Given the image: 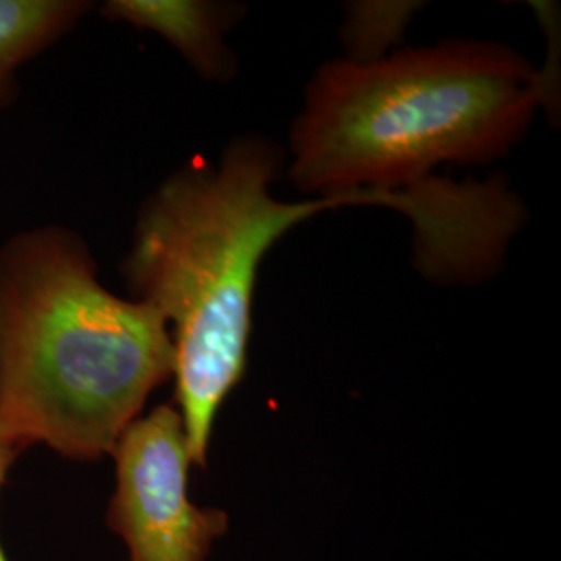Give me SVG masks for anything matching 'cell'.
Returning a JSON list of instances; mask_svg holds the SVG:
<instances>
[{
  "label": "cell",
  "mask_w": 561,
  "mask_h": 561,
  "mask_svg": "<svg viewBox=\"0 0 561 561\" xmlns=\"http://www.w3.org/2000/svg\"><path fill=\"white\" fill-rule=\"evenodd\" d=\"M279 169V148L259 136L231 141L219 162L183 164L141 202L121 262L129 298L154 308L169 327L175 408L198 468L208 461L217 416L245 373L256 277L271 245L298 222L345 204L396 208L419 233L442 215L435 187L389 198L280 202L271 192Z\"/></svg>",
  "instance_id": "cell-1"
},
{
  "label": "cell",
  "mask_w": 561,
  "mask_h": 561,
  "mask_svg": "<svg viewBox=\"0 0 561 561\" xmlns=\"http://www.w3.org/2000/svg\"><path fill=\"white\" fill-rule=\"evenodd\" d=\"M173 366L164 319L104 287L76 231L44 225L0 245L2 442L108 458Z\"/></svg>",
  "instance_id": "cell-2"
},
{
  "label": "cell",
  "mask_w": 561,
  "mask_h": 561,
  "mask_svg": "<svg viewBox=\"0 0 561 561\" xmlns=\"http://www.w3.org/2000/svg\"><path fill=\"white\" fill-rule=\"evenodd\" d=\"M539 108V69L495 42L331 60L291 125L289 180L319 198H389L437 180L443 164L502 159Z\"/></svg>",
  "instance_id": "cell-3"
},
{
  "label": "cell",
  "mask_w": 561,
  "mask_h": 561,
  "mask_svg": "<svg viewBox=\"0 0 561 561\" xmlns=\"http://www.w3.org/2000/svg\"><path fill=\"white\" fill-rule=\"evenodd\" d=\"M108 458L115 489L106 524L125 542L129 561L208 560L229 530V516L190 495L194 460L178 408L162 403L141 414Z\"/></svg>",
  "instance_id": "cell-4"
},
{
  "label": "cell",
  "mask_w": 561,
  "mask_h": 561,
  "mask_svg": "<svg viewBox=\"0 0 561 561\" xmlns=\"http://www.w3.org/2000/svg\"><path fill=\"white\" fill-rule=\"evenodd\" d=\"M102 13L113 21L154 32L175 46L202 78L225 81L236 76L238 60L225 34L238 23L241 7L208 0H111Z\"/></svg>",
  "instance_id": "cell-5"
},
{
  "label": "cell",
  "mask_w": 561,
  "mask_h": 561,
  "mask_svg": "<svg viewBox=\"0 0 561 561\" xmlns=\"http://www.w3.org/2000/svg\"><path fill=\"white\" fill-rule=\"evenodd\" d=\"M88 9L81 0H0V108L15 99L21 67L69 34Z\"/></svg>",
  "instance_id": "cell-6"
},
{
  "label": "cell",
  "mask_w": 561,
  "mask_h": 561,
  "mask_svg": "<svg viewBox=\"0 0 561 561\" xmlns=\"http://www.w3.org/2000/svg\"><path fill=\"white\" fill-rule=\"evenodd\" d=\"M421 2H350L341 27L343 46L350 62H377L391 55V48L401 42L412 15Z\"/></svg>",
  "instance_id": "cell-7"
},
{
  "label": "cell",
  "mask_w": 561,
  "mask_h": 561,
  "mask_svg": "<svg viewBox=\"0 0 561 561\" xmlns=\"http://www.w3.org/2000/svg\"><path fill=\"white\" fill-rule=\"evenodd\" d=\"M20 456V449H15L13 445H9V443H4L0 439V493H2V486H4V482H7V477H9L11 468H13V463L18 461ZM0 561H13L9 558V553L4 551L2 539H0Z\"/></svg>",
  "instance_id": "cell-8"
}]
</instances>
